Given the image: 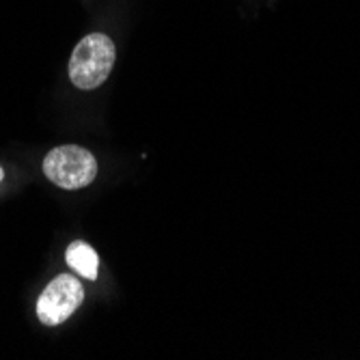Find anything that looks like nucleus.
Masks as SVG:
<instances>
[{"label": "nucleus", "mask_w": 360, "mask_h": 360, "mask_svg": "<svg viewBox=\"0 0 360 360\" xmlns=\"http://www.w3.org/2000/svg\"><path fill=\"white\" fill-rule=\"evenodd\" d=\"M44 173L52 184L65 190H76L89 186L95 179L97 162L91 151L78 145H63L46 155Z\"/></svg>", "instance_id": "2"}, {"label": "nucleus", "mask_w": 360, "mask_h": 360, "mask_svg": "<svg viewBox=\"0 0 360 360\" xmlns=\"http://www.w3.org/2000/svg\"><path fill=\"white\" fill-rule=\"evenodd\" d=\"M3 177H5V171H3V169H0V181H3Z\"/></svg>", "instance_id": "5"}, {"label": "nucleus", "mask_w": 360, "mask_h": 360, "mask_svg": "<svg viewBox=\"0 0 360 360\" xmlns=\"http://www.w3.org/2000/svg\"><path fill=\"white\" fill-rule=\"evenodd\" d=\"M115 56L117 52L110 37L102 35V32L86 35L74 48V54L70 58V80L84 91L97 89L110 76Z\"/></svg>", "instance_id": "1"}, {"label": "nucleus", "mask_w": 360, "mask_h": 360, "mask_svg": "<svg viewBox=\"0 0 360 360\" xmlns=\"http://www.w3.org/2000/svg\"><path fill=\"white\" fill-rule=\"evenodd\" d=\"M84 289L80 281L72 274L56 276L39 296L37 317L46 326H56L70 319V315L82 304Z\"/></svg>", "instance_id": "3"}, {"label": "nucleus", "mask_w": 360, "mask_h": 360, "mask_svg": "<svg viewBox=\"0 0 360 360\" xmlns=\"http://www.w3.org/2000/svg\"><path fill=\"white\" fill-rule=\"evenodd\" d=\"M68 264L84 278L89 281H95L97 278V270H100V257H97V252L86 244V242H74L70 244L68 248Z\"/></svg>", "instance_id": "4"}]
</instances>
